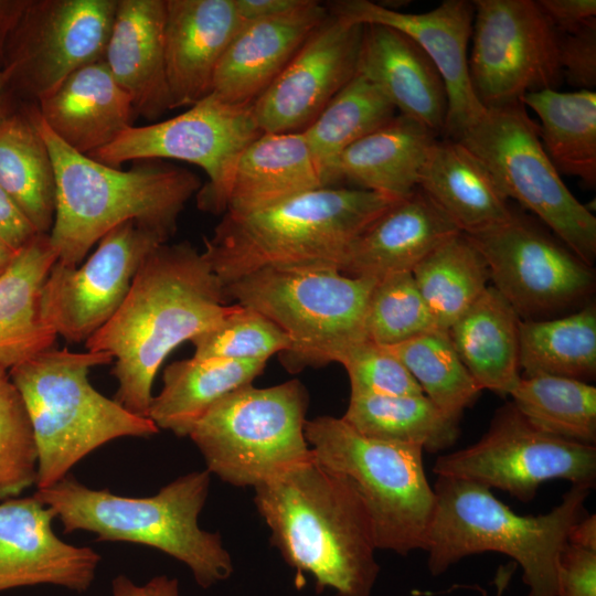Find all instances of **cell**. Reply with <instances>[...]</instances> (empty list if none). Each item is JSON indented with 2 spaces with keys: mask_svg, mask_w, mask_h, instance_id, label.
<instances>
[{
  "mask_svg": "<svg viewBox=\"0 0 596 596\" xmlns=\"http://www.w3.org/2000/svg\"><path fill=\"white\" fill-rule=\"evenodd\" d=\"M202 253L189 242L163 243L141 263L115 315L85 343L109 353L114 400L148 417L155 377L180 343L217 326L233 309Z\"/></svg>",
  "mask_w": 596,
  "mask_h": 596,
  "instance_id": "cell-1",
  "label": "cell"
},
{
  "mask_svg": "<svg viewBox=\"0 0 596 596\" xmlns=\"http://www.w3.org/2000/svg\"><path fill=\"white\" fill-rule=\"evenodd\" d=\"M255 489L254 502L286 563L318 592L370 596L380 566L373 526L353 483L313 457Z\"/></svg>",
  "mask_w": 596,
  "mask_h": 596,
  "instance_id": "cell-2",
  "label": "cell"
},
{
  "mask_svg": "<svg viewBox=\"0 0 596 596\" xmlns=\"http://www.w3.org/2000/svg\"><path fill=\"white\" fill-rule=\"evenodd\" d=\"M53 161L55 214L49 233L60 264L78 266L99 240L128 221L169 241L201 181L191 171L157 160L120 170L82 155L54 135L36 107L30 110Z\"/></svg>",
  "mask_w": 596,
  "mask_h": 596,
  "instance_id": "cell-3",
  "label": "cell"
},
{
  "mask_svg": "<svg viewBox=\"0 0 596 596\" xmlns=\"http://www.w3.org/2000/svg\"><path fill=\"white\" fill-rule=\"evenodd\" d=\"M395 201L323 187L251 214L225 213L202 254L223 287L263 268L339 270L350 244Z\"/></svg>",
  "mask_w": 596,
  "mask_h": 596,
  "instance_id": "cell-4",
  "label": "cell"
},
{
  "mask_svg": "<svg viewBox=\"0 0 596 596\" xmlns=\"http://www.w3.org/2000/svg\"><path fill=\"white\" fill-rule=\"evenodd\" d=\"M205 469L180 476L156 494L131 498L91 489L67 475L33 494L53 510L64 532L89 531L98 541L157 549L185 564L207 588L230 577L233 564L219 533L198 524L210 489Z\"/></svg>",
  "mask_w": 596,
  "mask_h": 596,
  "instance_id": "cell-5",
  "label": "cell"
},
{
  "mask_svg": "<svg viewBox=\"0 0 596 596\" xmlns=\"http://www.w3.org/2000/svg\"><path fill=\"white\" fill-rule=\"evenodd\" d=\"M425 551L432 575L472 554L497 552L523 570L528 596H556V563L590 489L572 486L549 513L520 515L480 485L437 477Z\"/></svg>",
  "mask_w": 596,
  "mask_h": 596,
  "instance_id": "cell-6",
  "label": "cell"
},
{
  "mask_svg": "<svg viewBox=\"0 0 596 596\" xmlns=\"http://www.w3.org/2000/svg\"><path fill=\"white\" fill-rule=\"evenodd\" d=\"M113 361L106 352L51 348L8 371L31 423L38 489L62 480L75 464L108 441L159 432L149 417L129 412L91 384V369Z\"/></svg>",
  "mask_w": 596,
  "mask_h": 596,
  "instance_id": "cell-7",
  "label": "cell"
},
{
  "mask_svg": "<svg viewBox=\"0 0 596 596\" xmlns=\"http://www.w3.org/2000/svg\"><path fill=\"white\" fill-rule=\"evenodd\" d=\"M305 437L318 462L355 487L377 550L403 556L425 551L436 498L422 447L366 437L333 416L307 419Z\"/></svg>",
  "mask_w": 596,
  "mask_h": 596,
  "instance_id": "cell-8",
  "label": "cell"
},
{
  "mask_svg": "<svg viewBox=\"0 0 596 596\" xmlns=\"http://www.w3.org/2000/svg\"><path fill=\"white\" fill-rule=\"evenodd\" d=\"M375 283L332 268H263L224 286V294L289 337L284 364L298 372L333 362L341 350L368 339L365 311Z\"/></svg>",
  "mask_w": 596,
  "mask_h": 596,
  "instance_id": "cell-9",
  "label": "cell"
},
{
  "mask_svg": "<svg viewBox=\"0 0 596 596\" xmlns=\"http://www.w3.org/2000/svg\"><path fill=\"white\" fill-rule=\"evenodd\" d=\"M308 393L298 380L240 387L214 403L189 437L206 470L236 487L256 488L313 455L305 437Z\"/></svg>",
  "mask_w": 596,
  "mask_h": 596,
  "instance_id": "cell-10",
  "label": "cell"
},
{
  "mask_svg": "<svg viewBox=\"0 0 596 596\" xmlns=\"http://www.w3.org/2000/svg\"><path fill=\"white\" fill-rule=\"evenodd\" d=\"M501 193L531 211L584 263L596 258V217L563 182L523 102L487 108L459 137Z\"/></svg>",
  "mask_w": 596,
  "mask_h": 596,
  "instance_id": "cell-11",
  "label": "cell"
},
{
  "mask_svg": "<svg viewBox=\"0 0 596 596\" xmlns=\"http://www.w3.org/2000/svg\"><path fill=\"white\" fill-rule=\"evenodd\" d=\"M262 134L253 104H230L212 93L172 118L129 127L89 157L114 168L161 159L195 164L207 175L198 207L220 214L226 212L241 155Z\"/></svg>",
  "mask_w": 596,
  "mask_h": 596,
  "instance_id": "cell-12",
  "label": "cell"
},
{
  "mask_svg": "<svg viewBox=\"0 0 596 596\" xmlns=\"http://www.w3.org/2000/svg\"><path fill=\"white\" fill-rule=\"evenodd\" d=\"M433 471L437 477L505 491L528 503L547 480L563 479L592 489L596 447L538 429L510 403L496 412L478 441L438 457Z\"/></svg>",
  "mask_w": 596,
  "mask_h": 596,
  "instance_id": "cell-13",
  "label": "cell"
},
{
  "mask_svg": "<svg viewBox=\"0 0 596 596\" xmlns=\"http://www.w3.org/2000/svg\"><path fill=\"white\" fill-rule=\"evenodd\" d=\"M468 68L479 103L497 108L556 89L558 32L533 0H475Z\"/></svg>",
  "mask_w": 596,
  "mask_h": 596,
  "instance_id": "cell-14",
  "label": "cell"
},
{
  "mask_svg": "<svg viewBox=\"0 0 596 596\" xmlns=\"http://www.w3.org/2000/svg\"><path fill=\"white\" fill-rule=\"evenodd\" d=\"M467 237L483 256L493 287L520 318L561 311L594 289L593 266L514 211L507 221Z\"/></svg>",
  "mask_w": 596,
  "mask_h": 596,
  "instance_id": "cell-15",
  "label": "cell"
},
{
  "mask_svg": "<svg viewBox=\"0 0 596 596\" xmlns=\"http://www.w3.org/2000/svg\"><path fill=\"white\" fill-rule=\"evenodd\" d=\"M162 236L128 221L76 267L55 262L40 294L43 321L70 343H86L118 310L146 256Z\"/></svg>",
  "mask_w": 596,
  "mask_h": 596,
  "instance_id": "cell-16",
  "label": "cell"
},
{
  "mask_svg": "<svg viewBox=\"0 0 596 596\" xmlns=\"http://www.w3.org/2000/svg\"><path fill=\"white\" fill-rule=\"evenodd\" d=\"M117 0L28 1L2 71L38 102L78 68L104 60Z\"/></svg>",
  "mask_w": 596,
  "mask_h": 596,
  "instance_id": "cell-17",
  "label": "cell"
},
{
  "mask_svg": "<svg viewBox=\"0 0 596 596\" xmlns=\"http://www.w3.org/2000/svg\"><path fill=\"white\" fill-rule=\"evenodd\" d=\"M364 24L329 12L253 103L262 132L302 131L356 74Z\"/></svg>",
  "mask_w": 596,
  "mask_h": 596,
  "instance_id": "cell-18",
  "label": "cell"
},
{
  "mask_svg": "<svg viewBox=\"0 0 596 596\" xmlns=\"http://www.w3.org/2000/svg\"><path fill=\"white\" fill-rule=\"evenodd\" d=\"M328 11L351 23L381 24L395 29L417 43L443 77L448 109L441 138L458 140L485 113L471 86L468 45L472 33L473 4L445 0L433 10L405 13L369 0L331 2Z\"/></svg>",
  "mask_w": 596,
  "mask_h": 596,
  "instance_id": "cell-19",
  "label": "cell"
},
{
  "mask_svg": "<svg viewBox=\"0 0 596 596\" xmlns=\"http://www.w3.org/2000/svg\"><path fill=\"white\" fill-rule=\"evenodd\" d=\"M54 518L34 496L0 501V592L43 584L77 593L91 587L100 555L62 541Z\"/></svg>",
  "mask_w": 596,
  "mask_h": 596,
  "instance_id": "cell-20",
  "label": "cell"
},
{
  "mask_svg": "<svg viewBox=\"0 0 596 596\" xmlns=\"http://www.w3.org/2000/svg\"><path fill=\"white\" fill-rule=\"evenodd\" d=\"M245 23L234 0H166L164 61L172 109L212 94L216 67Z\"/></svg>",
  "mask_w": 596,
  "mask_h": 596,
  "instance_id": "cell-21",
  "label": "cell"
},
{
  "mask_svg": "<svg viewBox=\"0 0 596 596\" xmlns=\"http://www.w3.org/2000/svg\"><path fill=\"white\" fill-rule=\"evenodd\" d=\"M328 14L326 6L308 0L294 11L246 22L216 67L212 93L230 104H253Z\"/></svg>",
  "mask_w": 596,
  "mask_h": 596,
  "instance_id": "cell-22",
  "label": "cell"
},
{
  "mask_svg": "<svg viewBox=\"0 0 596 596\" xmlns=\"http://www.w3.org/2000/svg\"><path fill=\"white\" fill-rule=\"evenodd\" d=\"M356 73L372 82L400 115L443 137L448 109L445 83L411 38L390 26L364 24Z\"/></svg>",
  "mask_w": 596,
  "mask_h": 596,
  "instance_id": "cell-23",
  "label": "cell"
},
{
  "mask_svg": "<svg viewBox=\"0 0 596 596\" xmlns=\"http://www.w3.org/2000/svg\"><path fill=\"white\" fill-rule=\"evenodd\" d=\"M458 233L417 188L391 204L350 244L339 272L376 280L412 273L422 259Z\"/></svg>",
  "mask_w": 596,
  "mask_h": 596,
  "instance_id": "cell-24",
  "label": "cell"
},
{
  "mask_svg": "<svg viewBox=\"0 0 596 596\" xmlns=\"http://www.w3.org/2000/svg\"><path fill=\"white\" fill-rule=\"evenodd\" d=\"M166 0H117L104 62L135 113L156 120L172 109L164 61Z\"/></svg>",
  "mask_w": 596,
  "mask_h": 596,
  "instance_id": "cell-25",
  "label": "cell"
},
{
  "mask_svg": "<svg viewBox=\"0 0 596 596\" xmlns=\"http://www.w3.org/2000/svg\"><path fill=\"white\" fill-rule=\"evenodd\" d=\"M36 109L61 141L86 156L111 143L137 116L104 60L72 73L38 102Z\"/></svg>",
  "mask_w": 596,
  "mask_h": 596,
  "instance_id": "cell-26",
  "label": "cell"
},
{
  "mask_svg": "<svg viewBox=\"0 0 596 596\" xmlns=\"http://www.w3.org/2000/svg\"><path fill=\"white\" fill-rule=\"evenodd\" d=\"M417 188L467 235L500 224L513 214L486 166L458 140L434 141Z\"/></svg>",
  "mask_w": 596,
  "mask_h": 596,
  "instance_id": "cell-27",
  "label": "cell"
},
{
  "mask_svg": "<svg viewBox=\"0 0 596 596\" xmlns=\"http://www.w3.org/2000/svg\"><path fill=\"white\" fill-rule=\"evenodd\" d=\"M323 187L302 131L263 132L238 159L225 213L251 214Z\"/></svg>",
  "mask_w": 596,
  "mask_h": 596,
  "instance_id": "cell-28",
  "label": "cell"
},
{
  "mask_svg": "<svg viewBox=\"0 0 596 596\" xmlns=\"http://www.w3.org/2000/svg\"><path fill=\"white\" fill-rule=\"evenodd\" d=\"M437 138L419 123L396 114L339 156L333 180L403 199L417 189L423 163Z\"/></svg>",
  "mask_w": 596,
  "mask_h": 596,
  "instance_id": "cell-29",
  "label": "cell"
},
{
  "mask_svg": "<svg viewBox=\"0 0 596 596\" xmlns=\"http://www.w3.org/2000/svg\"><path fill=\"white\" fill-rule=\"evenodd\" d=\"M56 260L49 234L39 233L0 276V369L53 348L57 336L41 317L40 294Z\"/></svg>",
  "mask_w": 596,
  "mask_h": 596,
  "instance_id": "cell-30",
  "label": "cell"
},
{
  "mask_svg": "<svg viewBox=\"0 0 596 596\" xmlns=\"http://www.w3.org/2000/svg\"><path fill=\"white\" fill-rule=\"evenodd\" d=\"M520 320L503 296L488 286L447 330L460 361L481 391L505 396L520 380Z\"/></svg>",
  "mask_w": 596,
  "mask_h": 596,
  "instance_id": "cell-31",
  "label": "cell"
},
{
  "mask_svg": "<svg viewBox=\"0 0 596 596\" xmlns=\"http://www.w3.org/2000/svg\"><path fill=\"white\" fill-rule=\"evenodd\" d=\"M264 361H231L192 356L169 364L162 389L152 397L148 417L159 429L189 436L200 417L228 393L252 384Z\"/></svg>",
  "mask_w": 596,
  "mask_h": 596,
  "instance_id": "cell-32",
  "label": "cell"
},
{
  "mask_svg": "<svg viewBox=\"0 0 596 596\" xmlns=\"http://www.w3.org/2000/svg\"><path fill=\"white\" fill-rule=\"evenodd\" d=\"M0 187L38 233L49 234L55 214V172L30 111L0 126Z\"/></svg>",
  "mask_w": 596,
  "mask_h": 596,
  "instance_id": "cell-33",
  "label": "cell"
},
{
  "mask_svg": "<svg viewBox=\"0 0 596 596\" xmlns=\"http://www.w3.org/2000/svg\"><path fill=\"white\" fill-rule=\"evenodd\" d=\"M522 102L540 118V139L557 172L595 187V92L562 93L546 88L524 95Z\"/></svg>",
  "mask_w": 596,
  "mask_h": 596,
  "instance_id": "cell-34",
  "label": "cell"
},
{
  "mask_svg": "<svg viewBox=\"0 0 596 596\" xmlns=\"http://www.w3.org/2000/svg\"><path fill=\"white\" fill-rule=\"evenodd\" d=\"M519 366L523 376L553 375L586 382L596 374V307L564 317L521 319Z\"/></svg>",
  "mask_w": 596,
  "mask_h": 596,
  "instance_id": "cell-35",
  "label": "cell"
},
{
  "mask_svg": "<svg viewBox=\"0 0 596 596\" xmlns=\"http://www.w3.org/2000/svg\"><path fill=\"white\" fill-rule=\"evenodd\" d=\"M342 418L360 434L436 453L455 444L459 422L426 395H350Z\"/></svg>",
  "mask_w": 596,
  "mask_h": 596,
  "instance_id": "cell-36",
  "label": "cell"
},
{
  "mask_svg": "<svg viewBox=\"0 0 596 596\" xmlns=\"http://www.w3.org/2000/svg\"><path fill=\"white\" fill-rule=\"evenodd\" d=\"M437 328L450 326L479 298L490 279L488 265L464 233L448 238L412 270Z\"/></svg>",
  "mask_w": 596,
  "mask_h": 596,
  "instance_id": "cell-37",
  "label": "cell"
},
{
  "mask_svg": "<svg viewBox=\"0 0 596 596\" xmlns=\"http://www.w3.org/2000/svg\"><path fill=\"white\" fill-rule=\"evenodd\" d=\"M396 116L382 92L356 73L302 130L307 145L331 187L339 156L353 142Z\"/></svg>",
  "mask_w": 596,
  "mask_h": 596,
  "instance_id": "cell-38",
  "label": "cell"
},
{
  "mask_svg": "<svg viewBox=\"0 0 596 596\" xmlns=\"http://www.w3.org/2000/svg\"><path fill=\"white\" fill-rule=\"evenodd\" d=\"M509 395L515 408L538 429L595 446V386L562 376H521Z\"/></svg>",
  "mask_w": 596,
  "mask_h": 596,
  "instance_id": "cell-39",
  "label": "cell"
},
{
  "mask_svg": "<svg viewBox=\"0 0 596 596\" xmlns=\"http://www.w3.org/2000/svg\"><path fill=\"white\" fill-rule=\"evenodd\" d=\"M386 348L408 370L424 395L457 422L481 392L447 331L436 330Z\"/></svg>",
  "mask_w": 596,
  "mask_h": 596,
  "instance_id": "cell-40",
  "label": "cell"
},
{
  "mask_svg": "<svg viewBox=\"0 0 596 596\" xmlns=\"http://www.w3.org/2000/svg\"><path fill=\"white\" fill-rule=\"evenodd\" d=\"M364 329L369 340L384 347L439 330L412 273L376 280L368 300Z\"/></svg>",
  "mask_w": 596,
  "mask_h": 596,
  "instance_id": "cell-41",
  "label": "cell"
},
{
  "mask_svg": "<svg viewBox=\"0 0 596 596\" xmlns=\"http://www.w3.org/2000/svg\"><path fill=\"white\" fill-rule=\"evenodd\" d=\"M193 356L231 361H264L290 350L289 337L257 310L235 304L214 328L191 340Z\"/></svg>",
  "mask_w": 596,
  "mask_h": 596,
  "instance_id": "cell-42",
  "label": "cell"
},
{
  "mask_svg": "<svg viewBox=\"0 0 596 596\" xmlns=\"http://www.w3.org/2000/svg\"><path fill=\"white\" fill-rule=\"evenodd\" d=\"M38 455L23 400L7 370L0 369V501L35 485Z\"/></svg>",
  "mask_w": 596,
  "mask_h": 596,
  "instance_id": "cell-43",
  "label": "cell"
},
{
  "mask_svg": "<svg viewBox=\"0 0 596 596\" xmlns=\"http://www.w3.org/2000/svg\"><path fill=\"white\" fill-rule=\"evenodd\" d=\"M333 362L344 366L350 395L424 394L404 364L386 347L369 339L348 345Z\"/></svg>",
  "mask_w": 596,
  "mask_h": 596,
  "instance_id": "cell-44",
  "label": "cell"
},
{
  "mask_svg": "<svg viewBox=\"0 0 596 596\" xmlns=\"http://www.w3.org/2000/svg\"><path fill=\"white\" fill-rule=\"evenodd\" d=\"M558 60L562 75L572 86L592 91L596 86V26L558 32Z\"/></svg>",
  "mask_w": 596,
  "mask_h": 596,
  "instance_id": "cell-45",
  "label": "cell"
},
{
  "mask_svg": "<svg viewBox=\"0 0 596 596\" xmlns=\"http://www.w3.org/2000/svg\"><path fill=\"white\" fill-rule=\"evenodd\" d=\"M556 596H596V551L564 545L556 563Z\"/></svg>",
  "mask_w": 596,
  "mask_h": 596,
  "instance_id": "cell-46",
  "label": "cell"
},
{
  "mask_svg": "<svg viewBox=\"0 0 596 596\" xmlns=\"http://www.w3.org/2000/svg\"><path fill=\"white\" fill-rule=\"evenodd\" d=\"M538 3L560 33L596 26L595 0H539Z\"/></svg>",
  "mask_w": 596,
  "mask_h": 596,
  "instance_id": "cell-47",
  "label": "cell"
},
{
  "mask_svg": "<svg viewBox=\"0 0 596 596\" xmlns=\"http://www.w3.org/2000/svg\"><path fill=\"white\" fill-rule=\"evenodd\" d=\"M36 234L33 225L0 187V241L19 251Z\"/></svg>",
  "mask_w": 596,
  "mask_h": 596,
  "instance_id": "cell-48",
  "label": "cell"
},
{
  "mask_svg": "<svg viewBox=\"0 0 596 596\" xmlns=\"http://www.w3.org/2000/svg\"><path fill=\"white\" fill-rule=\"evenodd\" d=\"M111 596H181L175 578L166 575L152 577L143 585L135 584L126 575H118L111 582Z\"/></svg>",
  "mask_w": 596,
  "mask_h": 596,
  "instance_id": "cell-49",
  "label": "cell"
},
{
  "mask_svg": "<svg viewBox=\"0 0 596 596\" xmlns=\"http://www.w3.org/2000/svg\"><path fill=\"white\" fill-rule=\"evenodd\" d=\"M308 0H234L245 22L280 15L302 7Z\"/></svg>",
  "mask_w": 596,
  "mask_h": 596,
  "instance_id": "cell-50",
  "label": "cell"
},
{
  "mask_svg": "<svg viewBox=\"0 0 596 596\" xmlns=\"http://www.w3.org/2000/svg\"><path fill=\"white\" fill-rule=\"evenodd\" d=\"M567 543L596 551L595 514L582 517L570 528Z\"/></svg>",
  "mask_w": 596,
  "mask_h": 596,
  "instance_id": "cell-51",
  "label": "cell"
},
{
  "mask_svg": "<svg viewBox=\"0 0 596 596\" xmlns=\"http://www.w3.org/2000/svg\"><path fill=\"white\" fill-rule=\"evenodd\" d=\"M28 1H0V46L7 31H12Z\"/></svg>",
  "mask_w": 596,
  "mask_h": 596,
  "instance_id": "cell-52",
  "label": "cell"
},
{
  "mask_svg": "<svg viewBox=\"0 0 596 596\" xmlns=\"http://www.w3.org/2000/svg\"><path fill=\"white\" fill-rule=\"evenodd\" d=\"M11 89L6 74L0 71V126L13 114Z\"/></svg>",
  "mask_w": 596,
  "mask_h": 596,
  "instance_id": "cell-53",
  "label": "cell"
},
{
  "mask_svg": "<svg viewBox=\"0 0 596 596\" xmlns=\"http://www.w3.org/2000/svg\"><path fill=\"white\" fill-rule=\"evenodd\" d=\"M18 251L0 242V276L6 272Z\"/></svg>",
  "mask_w": 596,
  "mask_h": 596,
  "instance_id": "cell-54",
  "label": "cell"
},
{
  "mask_svg": "<svg viewBox=\"0 0 596 596\" xmlns=\"http://www.w3.org/2000/svg\"><path fill=\"white\" fill-rule=\"evenodd\" d=\"M510 574H511V572L505 573V570H503V572H499L498 578L496 579L497 583H498V595L497 596H501L504 587L507 586V583L509 582Z\"/></svg>",
  "mask_w": 596,
  "mask_h": 596,
  "instance_id": "cell-55",
  "label": "cell"
},
{
  "mask_svg": "<svg viewBox=\"0 0 596 596\" xmlns=\"http://www.w3.org/2000/svg\"><path fill=\"white\" fill-rule=\"evenodd\" d=\"M1 242V241H0Z\"/></svg>",
  "mask_w": 596,
  "mask_h": 596,
  "instance_id": "cell-56",
  "label": "cell"
}]
</instances>
